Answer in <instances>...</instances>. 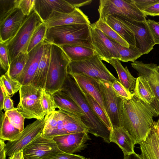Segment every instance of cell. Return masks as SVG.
Segmentation results:
<instances>
[{
	"mask_svg": "<svg viewBox=\"0 0 159 159\" xmlns=\"http://www.w3.org/2000/svg\"><path fill=\"white\" fill-rule=\"evenodd\" d=\"M120 127L139 144L154 126L153 114L148 107L134 94L130 99H121L119 109Z\"/></svg>",
	"mask_w": 159,
	"mask_h": 159,
	"instance_id": "6da1fadb",
	"label": "cell"
},
{
	"mask_svg": "<svg viewBox=\"0 0 159 159\" xmlns=\"http://www.w3.org/2000/svg\"><path fill=\"white\" fill-rule=\"evenodd\" d=\"M61 90L72 98L84 114L81 119L88 129V132L109 143L111 130L94 113L76 81L69 74Z\"/></svg>",
	"mask_w": 159,
	"mask_h": 159,
	"instance_id": "7a4b0ae2",
	"label": "cell"
},
{
	"mask_svg": "<svg viewBox=\"0 0 159 159\" xmlns=\"http://www.w3.org/2000/svg\"><path fill=\"white\" fill-rule=\"evenodd\" d=\"M90 25L70 24L48 28L44 40L58 46L76 45L94 49L91 43Z\"/></svg>",
	"mask_w": 159,
	"mask_h": 159,
	"instance_id": "3957f363",
	"label": "cell"
},
{
	"mask_svg": "<svg viewBox=\"0 0 159 159\" xmlns=\"http://www.w3.org/2000/svg\"><path fill=\"white\" fill-rule=\"evenodd\" d=\"M50 59L45 89L51 94L60 90L68 75L70 60L59 46L51 44Z\"/></svg>",
	"mask_w": 159,
	"mask_h": 159,
	"instance_id": "277c9868",
	"label": "cell"
},
{
	"mask_svg": "<svg viewBox=\"0 0 159 159\" xmlns=\"http://www.w3.org/2000/svg\"><path fill=\"white\" fill-rule=\"evenodd\" d=\"M43 22L34 9L29 16H26L16 34L5 44L7 49L10 62L20 52H27L34 32Z\"/></svg>",
	"mask_w": 159,
	"mask_h": 159,
	"instance_id": "5b68a950",
	"label": "cell"
},
{
	"mask_svg": "<svg viewBox=\"0 0 159 159\" xmlns=\"http://www.w3.org/2000/svg\"><path fill=\"white\" fill-rule=\"evenodd\" d=\"M42 92V89L31 84L21 86L16 109L25 119L41 120L45 116L41 103Z\"/></svg>",
	"mask_w": 159,
	"mask_h": 159,
	"instance_id": "8992f818",
	"label": "cell"
},
{
	"mask_svg": "<svg viewBox=\"0 0 159 159\" xmlns=\"http://www.w3.org/2000/svg\"><path fill=\"white\" fill-rule=\"evenodd\" d=\"M98 11L99 19L104 22L108 16L114 15L138 22L146 20L147 16L138 8L134 0H101Z\"/></svg>",
	"mask_w": 159,
	"mask_h": 159,
	"instance_id": "52a82bcc",
	"label": "cell"
},
{
	"mask_svg": "<svg viewBox=\"0 0 159 159\" xmlns=\"http://www.w3.org/2000/svg\"><path fill=\"white\" fill-rule=\"evenodd\" d=\"M68 73L84 74L111 83L119 80L107 69L96 53L84 61H70L68 67Z\"/></svg>",
	"mask_w": 159,
	"mask_h": 159,
	"instance_id": "ba28073f",
	"label": "cell"
},
{
	"mask_svg": "<svg viewBox=\"0 0 159 159\" xmlns=\"http://www.w3.org/2000/svg\"><path fill=\"white\" fill-rule=\"evenodd\" d=\"M112 15L127 25L133 32L135 46L142 55L148 54L153 49L155 44L146 20L143 22H138L123 16Z\"/></svg>",
	"mask_w": 159,
	"mask_h": 159,
	"instance_id": "9c48e42d",
	"label": "cell"
},
{
	"mask_svg": "<svg viewBox=\"0 0 159 159\" xmlns=\"http://www.w3.org/2000/svg\"><path fill=\"white\" fill-rule=\"evenodd\" d=\"M25 159H42L61 153V151L53 139L47 137L42 133L23 149Z\"/></svg>",
	"mask_w": 159,
	"mask_h": 159,
	"instance_id": "30bf717a",
	"label": "cell"
},
{
	"mask_svg": "<svg viewBox=\"0 0 159 159\" xmlns=\"http://www.w3.org/2000/svg\"><path fill=\"white\" fill-rule=\"evenodd\" d=\"M98 81L106 112L112 128L120 127V104L122 99L116 94L111 83L102 80L98 79Z\"/></svg>",
	"mask_w": 159,
	"mask_h": 159,
	"instance_id": "8fae6325",
	"label": "cell"
},
{
	"mask_svg": "<svg viewBox=\"0 0 159 159\" xmlns=\"http://www.w3.org/2000/svg\"><path fill=\"white\" fill-rule=\"evenodd\" d=\"M89 29L91 43L102 60L107 63L112 59L119 60L120 55L110 39L96 28L94 23L90 25Z\"/></svg>",
	"mask_w": 159,
	"mask_h": 159,
	"instance_id": "7c38bea8",
	"label": "cell"
},
{
	"mask_svg": "<svg viewBox=\"0 0 159 159\" xmlns=\"http://www.w3.org/2000/svg\"><path fill=\"white\" fill-rule=\"evenodd\" d=\"M45 123V116L43 119L36 120L26 126L18 139L13 141H8L5 147L7 156H10L14 152L23 149L39 134L42 133Z\"/></svg>",
	"mask_w": 159,
	"mask_h": 159,
	"instance_id": "4fadbf2b",
	"label": "cell"
},
{
	"mask_svg": "<svg viewBox=\"0 0 159 159\" xmlns=\"http://www.w3.org/2000/svg\"><path fill=\"white\" fill-rule=\"evenodd\" d=\"M89 132H80L54 137L53 139L62 152L74 154L84 149L86 143L90 139Z\"/></svg>",
	"mask_w": 159,
	"mask_h": 159,
	"instance_id": "5bb4252c",
	"label": "cell"
},
{
	"mask_svg": "<svg viewBox=\"0 0 159 159\" xmlns=\"http://www.w3.org/2000/svg\"><path fill=\"white\" fill-rule=\"evenodd\" d=\"M25 16L16 7L0 22V43L5 44L14 37Z\"/></svg>",
	"mask_w": 159,
	"mask_h": 159,
	"instance_id": "9a60e30c",
	"label": "cell"
},
{
	"mask_svg": "<svg viewBox=\"0 0 159 159\" xmlns=\"http://www.w3.org/2000/svg\"><path fill=\"white\" fill-rule=\"evenodd\" d=\"M44 23L47 28L70 24H91L88 17L79 8H75L73 11L70 13L54 11L49 18Z\"/></svg>",
	"mask_w": 159,
	"mask_h": 159,
	"instance_id": "2e32d148",
	"label": "cell"
},
{
	"mask_svg": "<svg viewBox=\"0 0 159 159\" xmlns=\"http://www.w3.org/2000/svg\"><path fill=\"white\" fill-rule=\"evenodd\" d=\"M75 8L66 0H35L34 9L44 22L49 18L54 11L70 13Z\"/></svg>",
	"mask_w": 159,
	"mask_h": 159,
	"instance_id": "e0dca14e",
	"label": "cell"
},
{
	"mask_svg": "<svg viewBox=\"0 0 159 159\" xmlns=\"http://www.w3.org/2000/svg\"><path fill=\"white\" fill-rule=\"evenodd\" d=\"M45 43L41 42L28 53L29 58L24 69L16 79L25 85L31 84L42 56Z\"/></svg>",
	"mask_w": 159,
	"mask_h": 159,
	"instance_id": "ac0fdd59",
	"label": "cell"
},
{
	"mask_svg": "<svg viewBox=\"0 0 159 159\" xmlns=\"http://www.w3.org/2000/svg\"><path fill=\"white\" fill-rule=\"evenodd\" d=\"M134 95L150 108L154 117L159 116V100L156 96L148 82L143 77L137 78Z\"/></svg>",
	"mask_w": 159,
	"mask_h": 159,
	"instance_id": "d6986e66",
	"label": "cell"
},
{
	"mask_svg": "<svg viewBox=\"0 0 159 159\" xmlns=\"http://www.w3.org/2000/svg\"><path fill=\"white\" fill-rule=\"evenodd\" d=\"M132 67L137 72L138 75L144 78L148 82L154 93L159 100V73L156 70L157 64L145 63L135 61L131 63Z\"/></svg>",
	"mask_w": 159,
	"mask_h": 159,
	"instance_id": "ffe728a7",
	"label": "cell"
},
{
	"mask_svg": "<svg viewBox=\"0 0 159 159\" xmlns=\"http://www.w3.org/2000/svg\"><path fill=\"white\" fill-rule=\"evenodd\" d=\"M69 74L73 77L82 89L94 98L107 114L100 91L98 79L82 74L75 73Z\"/></svg>",
	"mask_w": 159,
	"mask_h": 159,
	"instance_id": "44dd1931",
	"label": "cell"
},
{
	"mask_svg": "<svg viewBox=\"0 0 159 159\" xmlns=\"http://www.w3.org/2000/svg\"><path fill=\"white\" fill-rule=\"evenodd\" d=\"M43 54L31 84L45 89L48 72L51 56V44L44 40Z\"/></svg>",
	"mask_w": 159,
	"mask_h": 159,
	"instance_id": "7402d4cb",
	"label": "cell"
},
{
	"mask_svg": "<svg viewBox=\"0 0 159 159\" xmlns=\"http://www.w3.org/2000/svg\"><path fill=\"white\" fill-rule=\"evenodd\" d=\"M142 159H159V136L154 126L146 138L139 143Z\"/></svg>",
	"mask_w": 159,
	"mask_h": 159,
	"instance_id": "603a6c76",
	"label": "cell"
},
{
	"mask_svg": "<svg viewBox=\"0 0 159 159\" xmlns=\"http://www.w3.org/2000/svg\"><path fill=\"white\" fill-rule=\"evenodd\" d=\"M110 142L117 144L121 149L124 156L129 155L134 152V149L135 141L122 127L112 128L111 130Z\"/></svg>",
	"mask_w": 159,
	"mask_h": 159,
	"instance_id": "cb8c5ba5",
	"label": "cell"
},
{
	"mask_svg": "<svg viewBox=\"0 0 159 159\" xmlns=\"http://www.w3.org/2000/svg\"><path fill=\"white\" fill-rule=\"evenodd\" d=\"M57 108L74 114L81 119L85 114L77 104L68 95L61 90L52 94Z\"/></svg>",
	"mask_w": 159,
	"mask_h": 159,
	"instance_id": "d4e9b609",
	"label": "cell"
},
{
	"mask_svg": "<svg viewBox=\"0 0 159 159\" xmlns=\"http://www.w3.org/2000/svg\"><path fill=\"white\" fill-rule=\"evenodd\" d=\"M108 63L115 69L121 84L128 91L133 92L135 88L137 78L132 76L127 67H124L120 61L115 59L110 60Z\"/></svg>",
	"mask_w": 159,
	"mask_h": 159,
	"instance_id": "484cf974",
	"label": "cell"
},
{
	"mask_svg": "<svg viewBox=\"0 0 159 159\" xmlns=\"http://www.w3.org/2000/svg\"><path fill=\"white\" fill-rule=\"evenodd\" d=\"M105 22L129 45L135 46L134 34L127 25L112 15L107 17Z\"/></svg>",
	"mask_w": 159,
	"mask_h": 159,
	"instance_id": "4316f807",
	"label": "cell"
},
{
	"mask_svg": "<svg viewBox=\"0 0 159 159\" xmlns=\"http://www.w3.org/2000/svg\"><path fill=\"white\" fill-rule=\"evenodd\" d=\"M60 46L71 61H78L84 60L96 54L91 48L79 45H63Z\"/></svg>",
	"mask_w": 159,
	"mask_h": 159,
	"instance_id": "83f0119b",
	"label": "cell"
},
{
	"mask_svg": "<svg viewBox=\"0 0 159 159\" xmlns=\"http://www.w3.org/2000/svg\"><path fill=\"white\" fill-rule=\"evenodd\" d=\"M110 39L120 55V61L124 62H132L142 56L135 46L129 45V47H126Z\"/></svg>",
	"mask_w": 159,
	"mask_h": 159,
	"instance_id": "f1b7e54d",
	"label": "cell"
},
{
	"mask_svg": "<svg viewBox=\"0 0 159 159\" xmlns=\"http://www.w3.org/2000/svg\"><path fill=\"white\" fill-rule=\"evenodd\" d=\"M0 124V139L13 141L19 139L21 132L10 122L6 115L4 114L3 120Z\"/></svg>",
	"mask_w": 159,
	"mask_h": 159,
	"instance_id": "f546056e",
	"label": "cell"
},
{
	"mask_svg": "<svg viewBox=\"0 0 159 159\" xmlns=\"http://www.w3.org/2000/svg\"><path fill=\"white\" fill-rule=\"evenodd\" d=\"M29 58L27 52H20L11 62L6 72L11 77L16 79L24 68Z\"/></svg>",
	"mask_w": 159,
	"mask_h": 159,
	"instance_id": "4dcf8cb0",
	"label": "cell"
},
{
	"mask_svg": "<svg viewBox=\"0 0 159 159\" xmlns=\"http://www.w3.org/2000/svg\"><path fill=\"white\" fill-rule=\"evenodd\" d=\"M80 89L94 113L111 130L112 129V127L107 115L93 97Z\"/></svg>",
	"mask_w": 159,
	"mask_h": 159,
	"instance_id": "1f68e13d",
	"label": "cell"
},
{
	"mask_svg": "<svg viewBox=\"0 0 159 159\" xmlns=\"http://www.w3.org/2000/svg\"><path fill=\"white\" fill-rule=\"evenodd\" d=\"M95 27L101 30L108 37L126 47L129 45L106 22L99 19L95 23Z\"/></svg>",
	"mask_w": 159,
	"mask_h": 159,
	"instance_id": "d6a6232c",
	"label": "cell"
},
{
	"mask_svg": "<svg viewBox=\"0 0 159 159\" xmlns=\"http://www.w3.org/2000/svg\"><path fill=\"white\" fill-rule=\"evenodd\" d=\"M0 81L2 83L10 96H13L19 91L22 86L20 82L11 77L7 72L1 75Z\"/></svg>",
	"mask_w": 159,
	"mask_h": 159,
	"instance_id": "836d02e7",
	"label": "cell"
},
{
	"mask_svg": "<svg viewBox=\"0 0 159 159\" xmlns=\"http://www.w3.org/2000/svg\"><path fill=\"white\" fill-rule=\"evenodd\" d=\"M47 29L46 25L43 22L36 29L29 43L27 50L28 53L40 43L45 40Z\"/></svg>",
	"mask_w": 159,
	"mask_h": 159,
	"instance_id": "e575fe53",
	"label": "cell"
},
{
	"mask_svg": "<svg viewBox=\"0 0 159 159\" xmlns=\"http://www.w3.org/2000/svg\"><path fill=\"white\" fill-rule=\"evenodd\" d=\"M41 103L45 115L56 111L57 107L54 98L45 89H42Z\"/></svg>",
	"mask_w": 159,
	"mask_h": 159,
	"instance_id": "d590c367",
	"label": "cell"
},
{
	"mask_svg": "<svg viewBox=\"0 0 159 159\" xmlns=\"http://www.w3.org/2000/svg\"><path fill=\"white\" fill-rule=\"evenodd\" d=\"M8 117L10 122L22 132L24 128L25 118L17 110L16 108L6 111L4 113Z\"/></svg>",
	"mask_w": 159,
	"mask_h": 159,
	"instance_id": "8d00e7d4",
	"label": "cell"
},
{
	"mask_svg": "<svg viewBox=\"0 0 159 159\" xmlns=\"http://www.w3.org/2000/svg\"><path fill=\"white\" fill-rule=\"evenodd\" d=\"M19 0H0V22L15 8L18 7Z\"/></svg>",
	"mask_w": 159,
	"mask_h": 159,
	"instance_id": "74e56055",
	"label": "cell"
},
{
	"mask_svg": "<svg viewBox=\"0 0 159 159\" xmlns=\"http://www.w3.org/2000/svg\"><path fill=\"white\" fill-rule=\"evenodd\" d=\"M112 86L117 95L123 99H131L134 93L127 90L119 80H116L111 84Z\"/></svg>",
	"mask_w": 159,
	"mask_h": 159,
	"instance_id": "f35d334b",
	"label": "cell"
},
{
	"mask_svg": "<svg viewBox=\"0 0 159 159\" xmlns=\"http://www.w3.org/2000/svg\"><path fill=\"white\" fill-rule=\"evenodd\" d=\"M0 63L2 69L7 72L10 64L9 54L6 45L1 43H0Z\"/></svg>",
	"mask_w": 159,
	"mask_h": 159,
	"instance_id": "ab89813d",
	"label": "cell"
},
{
	"mask_svg": "<svg viewBox=\"0 0 159 159\" xmlns=\"http://www.w3.org/2000/svg\"><path fill=\"white\" fill-rule=\"evenodd\" d=\"M35 0H19L18 8L25 16H29L34 8Z\"/></svg>",
	"mask_w": 159,
	"mask_h": 159,
	"instance_id": "60d3db41",
	"label": "cell"
},
{
	"mask_svg": "<svg viewBox=\"0 0 159 159\" xmlns=\"http://www.w3.org/2000/svg\"><path fill=\"white\" fill-rule=\"evenodd\" d=\"M156 44L159 45V23L150 19L146 20Z\"/></svg>",
	"mask_w": 159,
	"mask_h": 159,
	"instance_id": "b9f144b4",
	"label": "cell"
},
{
	"mask_svg": "<svg viewBox=\"0 0 159 159\" xmlns=\"http://www.w3.org/2000/svg\"><path fill=\"white\" fill-rule=\"evenodd\" d=\"M42 159H90L75 154H70L63 152L52 155Z\"/></svg>",
	"mask_w": 159,
	"mask_h": 159,
	"instance_id": "7bdbcfd3",
	"label": "cell"
},
{
	"mask_svg": "<svg viewBox=\"0 0 159 159\" xmlns=\"http://www.w3.org/2000/svg\"><path fill=\"white\" fill-rule=\"evenodd\" d=\"M138 8L142 11L157 2L159 0H134Z\"/></svg>",
	"mask_w": 159,
	"mask_h": 159,
	"instance_id": "ee69618b",
	"label": "cell"
},
{
	"mask_svg": "<svg viewBox=\"0 0 159 159\" xmlns=\"http://www.w3.org/2000/svg\"><path fill=\"white\" fill-rule=\"evenodd\" d=\"M143 12L147 16H159V1L157 3L144 10Z\"/></svg>",
	"mask_w": 159,
	"mask_h": 159,
	"instance_id": "f6af8a7d",
	"label": "cell"
},
{
	"mask_svg": "<svg viewBox=\"0 0 159 159\" xmlns=\"http://www.w3.org/2000/svg\"><path fill=\"white\" fill-rule=\"evenodd\" d=\"M66 1L75 8H79L80 7L89 5L92 1V0H66Z\"/></svg>",
	"mask_w": 159,
	"mask_h": 159,
	"instance_id": "bcb514c9",
	"label": "cell"
},
{
	"mask_svg": "<svg viewBox=\"0 0 159 159\" xmlns=\"http://www.w3.org/2000/svg\"><path fill=\"white\" fill-rule=\"evenodd\" d=\"M3 107L5 112L12 110L15 108L14 107L13 101L10 96L7 95L5 97L4 101Z\"/></svg>",
	"mask_w": 159,
	"mask_h": 159,
	"instance_id": "7dc6e473",
	"label": "cell"
},
{
	"mask_svg": "<svg viewBox=\"0 0 159 159\" xmlns=\"http://www.w3.org/2000/svg\"><path fill=\"white\" fill-rule=\"evenodd\" d=\"M0 110L3 109V105L4 100L6 96L9 95L2 83L0 81Z\"/></svg>",
	"mask_w": 159,
	"mask_h": 159,
	"instance_id": "c3c4849f",
	"label": "cell"
},
{
	"mask_svg": "<svg viewBox=\"0 0 159 159\" xmlns=\"http://www.w3.org/2000/svg\"><path fill=\"white\" fill-rule=\"evenodd\" d=\"M4 141L3 140L0 139V159H6V144Z\"/></svg>",
	"mask_w": 159,
	"mask_h": 159,
	"instance_id": "681fc988",
	"label": "cell"
},
{
	"mask_svg": "<svg viewBox=\"0 0 159 159\" xmlns=\"http://www.w3.org/2000/svg\"><path fill=\"white\" fill-rule=\"evenodd\" d=\"M9 159H25L23 149L14 152L9 156Z\"/></svg>",
	"mask_w": 159,
	"mask_h": 159,
	"instance_id": "f907efd6",
	"label": "cell"
},
{
	"mask_svg": "<svg viewBox=\"0 0 159 159\" xmlns=\"http://www.w3.org/2000/svg\"><path fill=\"white\" fill-rule=\"evenodd\" d=\"M123 159H142L139 156V154L135 152L129 155L124 156Z\"/></svg>",
	"mask_w": 159,
	"mask_h": 159,
	"instance_id": "816d5d0a",
	"label": "cell"
},
{
	"mask_svg": "<svg viewBox=\"0 0 159 159\" xmlns=\"http://www.w3.org/2000/svg\"><path fill=\"white\" fill-rule=\"evenodd\" d=\"M154 126L156 130L158 135L159 136V118L157 122L154 121Z\"/></svg>",
	"mask_w": 159,
	"mask_h": 159,
	"instance_id": "f5cc1de1",
	"label": "cell"
},
{
	"mask_svg": "<svg viewBox=\"0 0 159 159\" xmlns=\"http://www.w3.org/2000/svg\"><path fill=\"white\" fill-rule=\"evenodd\" d=\"M156 70L158 72V73H159V65L157 66L156 68Z\"/></svg>",
	"mask_w": 159,
	"mask_h": 159,
	"instance_id": "db71d44e",
	"label": "cell"
}]
</instances>
